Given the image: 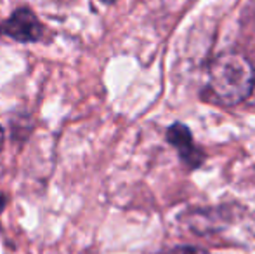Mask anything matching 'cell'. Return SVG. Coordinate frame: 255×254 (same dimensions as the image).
Returning a JSON list of instances; mask_svg holds the SVG:
<instances>
[{
  "label": "cell",
  "instance_id": "6da1fadb",
  "mask_svg": "<svg viewBox=\"0 0 255 254\" xmlns=\"http://www.w3.org/2000/svg\"><path fill=\"white\" fill-rule=\"evenodd\" d=\"M255 70L242 54H221L208 68V87L217 103L235 106L243 103L254 91Z\"/></svg>",
  "mask_w": 255,
  "mask_h": 254
},
{
  "label": "cell",
  "instance_id": "7a4b0ae2",
  "mask_svg": "<svg viewBox=\"0 0 255 254\" xmlns=\"http://www.w3.org/2000/svg\"><path fill=\"white\" fill-rule=\"evenodd\" d=\"M0 37H9L21 44H33L44 37V24L30 7H19L7 19L0 21Z\"/></svg>",
  "mask_w": 255,
  "mask_h": 254
},
{
  "label": "cell",
  "instance_id": "3957f363",
  "mask_svg": "<svg viewBox=\"0 0 255 254\" xmlns=\"http://www.w3.org/2000/svg\"><path fill=\"white\" fill-rule=\"evenodd\" d=\"M167 141L179 152L184 164H188L191 169L198 167L203 162V153L200 152L198 146L193 143V136L189 129L182 124H174L167 131Z\"/></svg>",
  "mask_w": 255,
  "mask_h": 254
},
{
  "label": "cell",
  "instance_id": "277c9868",
  "mask_svg": "<svg viewBox=\"0 0 255 254\" xmlns=\"http://www.w3.org/2000/svg\"><path fill=\"white\" fill-rule=\"evenodd\" d=\"M165 254H210L200 248H191V246H181V248H174Z\"/></svg>",
  "mask_w": 255,
  "mask_h": 254
},
{
  "label": "cell",
  "instance_id": "5b68a950",
  "mask_svg": "<svg viewBox=\"0 0 255 254\" xmlns=\"http://www.w3.org/2000/svg\"><path fill=\"white\" fill-rule=\"evenodd\" d=\"M3 143H5V131L0 126V152H2V148H3Z\"/></svg>",
  "mask_w": 255,
  "mask_h": 254
},
{
  "label": "cell",
  "instance_id": "8992f818",
  "mask_svg": "<svg viewBox=\"0 0 255 254\" xmlns=\"http://www.w3.org/2000/svg\"><path fill=\"white\" fill-rule=\"evenodd\" d=\"M5 206H7V197L3 193H0V213L5 209Z\"/></svg>",
  "mask_w": 255,
  "mask_h": 254
},
{
  "label": "cell",
  "instance_id": "52a82bcc",
  "mask_svg": "<svg viewBox=\"0 0 255 254\" xmlns=\"http://www.w3.org/2000/svg\"><path fill=\"white\" fill-rule=\"evenodd\" d=\"M101 2H104V3H113L115 0H101Z\"/></svg>",
  "mask_w": 255,
  "mask_h": 254
}]
</instances>
